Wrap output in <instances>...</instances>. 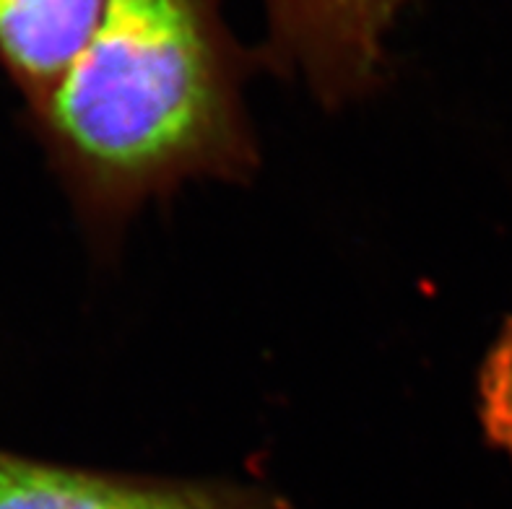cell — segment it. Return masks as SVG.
Wrapping results in <instances>:
<instances>
[{
	"instance_id": "1",
	"label": "cell",
	"mask_w": 512,
	"mask_h": 509,
	"mask_svg": "<svg viewBox=\"0 0 512 509\" xmlns=\"http://www.w3.org/2000/svg\"><path fill=\"white\" fill-rule=\"evenodd\" d=\"M237 81L219 0H110L29 112L78 206L110 221L188 177L245 174L253 146Z\"/></svg>"
},
{
	"instance_id": "2",
	"label": "cell",
	"mask_w": 512,
	"mask_h": 509,
	"mask_svg": "<svg viewBox=\"0 0 512 509\" xmlns=\"http://www.w3.org/2000/svg\"><path fill=\"white\" fill-rule=\"evenodd\" d=\"M411 0H266V55L297 73L328 104L370 89L385 39Z\"/></svg>"
},
{
	"instance_id": "3",
	"label": "cell",
	"mask_w": 512,
	"mask_h": 509,
	"mask_svg": "<svg viewBox=\"0 0 512 509\" xmlns=\"http://www.w3.org/2000/svg\"><path fill=\"white\" fill-rule=\"evenodd\" d=\"M0 509H266L242 491L91 473L0 450Z\"/></svg>"
},
{
	"instance_id": "4",
	"label": "cell",
	"mask_w": 512,
	"mask_h": 509,
	"mask_svg": "<svg viewBox=\"0 0 512 509\" xmlns=\"http://www.w3.org/2000/svg\"><path fill=\"white\" fill-rule=\"evenodd\" d=\"M107 6L110 0H0V68L29 110L84 52Z\"/></svg>"
},
{
	"instance_id": "5",
	"label": "cell",
	"mask_w": 512,
	"mask_h": 509,
	"mask_svg": "<svg viewBox=\"0 0 512 509\" xmlns=\"http://www.w3.org/2000/svg\"><path fill=\"white\" fill-rule=\"evenodd\" d=\"M479 398L484 432L512 460V323L502 330L481 369Z\"/></svg>"
}]
</instances>
